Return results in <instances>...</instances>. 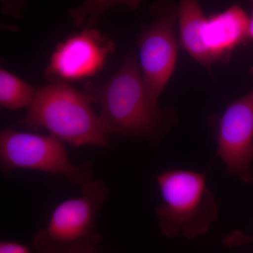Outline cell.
Masks as SVG:
<instances>
[{
	"label": "cell",
	"instance_id": "6da1fadb",
	"mask_svg": "<svg viewBox=\"0 0 253 253\" xmlns=\"http://www.w3.org/2000/svg\"><path fill=\"white\" fill-rule=\"evenodd\" d=\"M83 93L101 106L100 118L110 136L154 139L161 130L163 113L148 94L132 50L112 77L101 84L87 83Z\"/></svg>",
	"mask_w": 253,
	"mask_h": 253
},
{
	"label": "cell",
	"instance_id": "7a4b0ae2",
	"mask_svg": "<svg viewBox=\"0 0 253 253\" xmlns=\"http://www.w3.org/2000/svg\"><path fill=\"white\" fill-rule=\"evenodd\" d=\"M16 126L44 128L76 147L109 146L110 135L100 116L91 109V101L65 82H50L37 89L27 113Z\"/></svg>",
	"mask_w": 253,
	"mask_h": 253
},
{
	"label": "cell",
	"instance_id": "3957f363",
	"mask_svg": "<svg viewBox=\"0 0 253 253\" xmlns=\"http://www.w3.org/2000/svg\"><path fill=\"white\" fill-rule=\"evenodd\" d=\"M161 204L156 214L163 235L188 239L204 235L218 217V207L203 173L171 169L156 176Z\"/></svg>",
	"mask_w": 253,
	"mask_h": 253
},
{
	"label": "cell",
	"instance_id": "277c9868",
	"mask_svg": "<svg viewBox=\"0 0 253 253\" xmlns=\"http://www.w3.org/2000/svg\"><path fill=\"white\" fill-rule=\"evenodd\" d=\"M77 197L54 208L45 227L33 239L38 253H81L96 250L102 236L96 231L98 212L109 198L104 181L92 180L81 187Z\"/></svg>",
	"mask_w": 253,
	"mask_h": 253
},
{
	"label": "cell",
	"instance_id": "5b68a950",
	"mask_svg": "<svg viewBox=\"0 0 253 253\" xmlns=\"http://www.w3.org/2000/svg\"><path fill=\"white\" fill-rule=\"evenodd\" d=\"M0 160L5 172L24 169L64 176L71 184L82 186L94 180V163L73 164L62 141L56 136L15 130L0 132Z\"/></svg>",
	"mask_w": 253,
	"mask_h": 253
},
{
	"label": "cell",
	"instance_id": "8992f818",
	"mask_svg": "<svg viewBox=\"0 0 253 253\" xmlns=\"http://www.w3.org/2000/svg\"><path fill=\"white\" fill-rule=\"evenodd\" d=\"M150 10L154 19L144 25L138 36V60L148 94L158 103L175 69L178 48L174 28L177 9L169 0H158Z\"/></svg>",
	"mask_w": 253,
	"mask_h": 253
},
{
	"label": "cell",
	"instance_id": "52a82bcc",
	"mask_svg": "<svg viewBox=\"0 0 253 253\" xmlns=\"http://www.w3.org/2000/svg\"><path fill=\"white\" fill-rule=\"evenodd\" d=\"M217 154L229 174L241 181H253V88L233 101L216 121Z\"/></svg>",
	"mask_w": 253,
	"mask_h": 253
},
{
	"label": "cell",
	"instance_id": "ba28073f",
	"mask_svg": "<svg viewBox=\"0 0 253 253\" xmlns=\"http://www.w3.org/2000/svg\"><path fill=\"white\" fill-rule=\"evenodd\" d=\"M115 49L113 42L94 28L73 33L51 54L46 79L68 83L93 77L104 68Z\"/></svg>",
	"mask_w": 253,
	"mask_h": 253
},
{
	"label": "cell",
	"instance_id": "9c48e42d",
	"mask_svg": "<svg viewBox=\"0 0 253 253\" xmlns=\"http://www.w3.org/2000/svg\"><path fill=\"white\" fill-rule=\"evenodd\" d=\"M249 16L234 4L206 18L203 42L214 63L227 62L233 50L248 40Z\"/></svg>",
	"mask_w": 253,
	"mask_h": 253
},
{
	"label": "cell",
	"instance_id": "30bf717a",
	"mask_svg": "<svg viewBox=\"0 0 253 253\" xmlns=\"http://www.w3.org/2000/svg\"><path fill=\"white\" fill-rule=\"evenodd\" d=\"M176 9L181 46L200 64L211 67L214 63L203 42V31L207 18L199 1L179 0Z\"/></svg>",
	"mask_w": 253,
	"mask_h": 253
},
{
	"label": "cell",
	"instance_id": "8fae6325",
	"mask_svg": "<svg viewBox=\"0 0 253 253\" xmlns=\"http://www.w3.org/2000/svg\"><path fill=\"white\" fill-rule=\"evenodd\" d=\"M37 89L4 68L0 69V106L17 110L30 106Z\"/></svg>",
	"mask_w": 253,
	"mask_h": 253
},
{
	"label": "cell",
	"instance_id": "7c38bea8",
	"mask_svg": "<svg viewBox=\"0 0 253 253\" xmlns=\"http://www.w3.org/2000/svg\"><path fill=\"white\" fill-rule=\"evenodd\" d=\"M141 0H84L83 4L70 10L69 15L75 26L83 29L92 28L110 8L123 4L131 10L139 7Z\"/></svg>",
	"mask_w": 253,
	"mask_h": 253
},
{
	"label": "cell",
	"instance_id": "4fadbf2b",
	"mask_svg": "<svg viewBox=\"0 0 253 253\" xmlns=\"http://www.w3.org/2000/svg\"><path fill=\"white\" fill-rule=\"evenodd\" d=\"M223 242L226 247H237L249 243H253V237L246 235L242 231H234L231 234L225 236L223 239Z\"/></svg>",
	"mask_w": 253,
	"mask_h": 253
},
{
	"label": "cell",
	"instance_id": "5bb4252c",
	"mask_svg": "<svg viewBox=\"0 0 253 253\" xmlns=\"http://www.w3.org/2000/svg\"><path fill=\"white\" fill-rule=\"evenodd\" d=\"M0 253H33L31 249L26 245L14 241H1Z\"/></svg>",
	"mask_w": 253,
	"mask_h": 253
},
{
	"label": "cell",
	"instance_id": "9a60e30c",
	"mask_svg": "<svg viewBox=\"0 0 253 253\" xmlns=\"http://www.w3.org/2000/svg\"><path fill=\"white\" fill-rule=\"evenodd\" d=\"M24 0H1V11L15 18L19 16L22 2Z\"/></svg>",
	"mask_w": 253,
	"mask_h": 253
},
{
	"label": "cell",
	"instance_id": "2e32d148",
	"mask_svg": "<svg viewBox=\"0 0 253 253\" xmlns=\"http://www.w3.org/2000/svg\"><path fill=\"white\" fill-rule=\"evenodd\" d=\"M252 4V11L249 16V31H248V40L249 41H253V0H251Z\"/></svg>",
	"mask_w": 253,
	"mask_h": 253
},
{
	"label": "cell",
	"instance_id": "e0dca14e",
	"mask_svg": "<svg viewBox=\"0 0 253 253\" xmlns=\"http://www.w3.org/2000/svg\"><path fill=\"white\" fill-rule=\"evenodd\" d=\"M81 253H96V250H94V251H87V252H84Z\"/></svg>",
	"mask_w": 253,
	"mask_h": 253
},
{
	"label": "cell",
	"instance_id": "ac0fdd59",
	"mask_svg": "<svg viewBox=\"0 0 253 253\" xmlns=\"http://www.w3.org/2000/svg\"><path fill=\"white\" fill-rule=\"evenodd\" d=\"M251 73H252V74L253 75V67L251 68Z\"/></svg>",
	"mask_w": 253,
	"mask_h": 253
}]
</instances>
